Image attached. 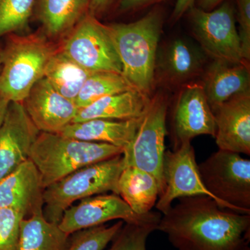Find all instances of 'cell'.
I'll list each match as a JSON object with an SVG mask.
<instances>
[{
  "instance_id": "1",
  "label": "cell",
  "mask_w": 250,
  "mask_h": 250,
  "mask_svg": "<svg viewBox=\"0 0 250 250\" xmlns=\"http://www.w3.org/2000/svg\"><path fill=\"white\" fill-rule=\"evenodd\" d=\"M156 230L177 250H246L250 215L220 208L207 195L179 198L161 217Z\"/></svg>"
},
{
  "instance_id": "2",
  "label": "cell",
  "mask_w": 250,
  "mask_h": 250,
  "mask_svg": "<svg viewBox=\"0 0 250 250\" xmlns=\"http://www.w3.org/2000/svg\"><path fill=\"white\" fill-rule=\"evenodd\" d=\"M163 14L152 10L131 23L106 24L122 64V75L135 89L149 95L152 90Z\"/></svg>"
},
{
  "instance_id": "3",
  "label": "cell",
  "mask_w": 250,
  "mask_h": 250,
  "mask_svg": "<svg viewBox=\"0 0 250 250\" xmlns=\"http://www.w3.org/2000/svg\"><path fill=\"white\" fill-rule=\"evenodd\" d=\"M4 38L1 46L0 96L10 103L22 104L31 88L44 77L59 42L49 39L42 29L27 35L14 33Z\"/></svg>"
},
{
  "instance_id": "4",
  "label": "cell",
  "mask_w": 250,
  "mask_h": 250,
  "mask_svg": "<svg viewBox=\"0 0 250 250\" xmlns=\"http://www.w3.org/2000/svg\"><path fill=\"white\" fill-rule=\"evenodd\" d=\"M123 148L107 143L87 142L59 134L40 132L29 159L40 174L44 189L77 170L123 154Z\"/></svg>"
},
{
  "instance_id": "5",
  "label": "cell",
  "mask_w": 250,
  "mask_h": 250,
  "mask_svg": "<svg viewBox=\"0 0 250 250\" xmlns=\"http://www.w3.org/2000/svg\"><path fill=\"white\" fill-rule=\"evenodd\" d=\"M123 154L85 166L45 188L43 215L59 224L65 210L74 202L111 192L118 195V182L125 167Z\"/></svg>"
},
{
  "instance_id": "6",
  "label": "cell",
  "mask_w": 250,
  "mask_h": 250,
  "mask_svg": "<svg viewBox=\"0 0 250 250\" xmlns=\"http://www.w3.org/2000/svg\"><path fill=\"white\" fill-rule=\"evenodd\" d=\"M202 182L220 208L250 215V160L218 149L198 165Z\"/></svg>"
},
{
  "instance_id": "7",
  "label": "cell",
  "mask_w": 250,
  "mask_h": 250,
  "mask_svg": "<svg viewBox=\"0 0 250 250\" xmlns=\"http://www.w3.org/2000/svg\"><path fill=\"white\" fill-rule=\"evenodd\" d=\"M167 109L168 102L164 95L158 94L151 98L134 139L123 152L125 166H134L155 177L159 184V195L164 188L163 162L166 152Z\"/></svg>"
},
{
  "instance_id": "8",
  "label": "cell",
  "mask_w": 250,
  "mask_h": 250,
  "mask_svg": "<svg viewBox=\"0 0 250 250\" xmlns=\"http://www.w3.org/2000/svg\"><path fill=\"white\" fill-rule=\"evenodd\" d=\"M67 57L90 72L122 74V64L106 24L88 13L59 42Z\"/></svg>"
},
{
  "instance_id": "9",
  "label": "cell",
  "mask_w": 250,
  "mask_h": 250,
  "mask_svg": "<svg viewBox=\"0 0 250 250\" xmlns=\"http://www.w3.org/2000/svg\"><path fill=\"white\" fill-rule=\"evenodd\" d=\"M187 13L194 36L213 60L248 62L242 56L236 9L230 0L211 11H205L195 5Z\"/></svg>"
},
{
  "instance_id": "10",
  "label": "cell",
  "mask_w": 250,
  "mask_h": 250,
  "mask_svg": "<svg viewBox=\"0 0 250 250\" xmlns=\"http://www.w3.org/2000/svg\"><path fill=\"white\" fill-rule=\"evenodd\" d=\"M161 217L160 212L136 214L119 195L104 193L83 199L78 205L69 207L64 212L59 226L63 232L70 235L80 230L104 225L111 220L144 224L159 222Z\"/></svg>"
},
{
  "instance_id": "11",
  "label": "cell",
  "mask_w": 250,
  "mask_h": 250,
  "mask_svg": "<svg viewBox=\"0 0 250 250\" xmlns=\"http://www.w3.org/2000/svg\"><path fill=\"white\" fill-rule=\"evenodd\" d=\"M163 177L164 190L155 205L156 209L163 214L172 207L176 199L198 195H207L213 198L202 182L195 149L190 141L182 143L174 150L166 151L163 162Z\"/></svg>"
},
{
  "instance_id": "12",
  "label": "cell",
  "mask_w": 250,
  "mask_h": 250,
  "mask_svg": "<svg viewBox=\"0 0 250 250\" xmlns=\"http://www.w3.org/2000/svg\"><path fill=\"white\" fill-rule=\"evenodd\" d=\"M215 123L203 87L198 83L186 85L178 95L172 113L173 150L182 143L201 135L214 138Z\"/></svg>"
},
{
  "instance_id": "13",
  "label": "cell",
  "mask_w": 250,
  "mask_h": 250,
  "mask_svg": "<svg viewBox=\"0 0 250 250\" xmlns=\"http://www.w3.org/2000/svg\"><path fill=\"white\" fill-rule=\"evenodd\" d=\"M39 133L22 104L10 103L0 127V179L29 159L31 148Z\"/></svg>"
},
{
  "instance_id": "14",
  "label": "cell",
  "mask_w": 250,
  "mask_h": 250,
  "mask_svg": "<svg viewBox=\"0 0 250 250\" xmlns=\"http://www.w3.org/2000/svg\"><path fill=\"white\" fill-rule=\"evenodd\" d=\"M40 132L59 134L75 120L79 108L57 91L45 77L38 81L22 103Z\"/></svg>"
},
{
  "instance_id": "15",
  "label": "cell",
  "mask_w": 250,
  "mask_h": 250,
  "mask_svg": "<svg viewBox=\"0 0 250 250\" xmlns=\"http://www.w3.org/2000/svg\"><path fill=\"white\" fill-rule=\"evenodd\" d=\"M219 149L250 155V92L235 95L213 110Z\"/></svg>"
},
{
  "instance_id": "16",
  "label": "cell",
  "mask_w": 250,
  "mask_h": 250,
  "mask_svg": "<svg viewBox=\"0 0 250 250\" xmlns=\"http://www.w3.org/2000/svg\"><path fill=\"white\" fill-rule=\"evenodd\" d=\"M40 174L30 159L0 179V208H11L24 218L43 213V192Z\"/></svg>"
},
{
  "instance_id": "17",
  "label": "cell",
  "mask_w": 250,
  "mask_h": 250,
  "mask_svg": "<svg viewBox=\"0 0 250 250\" xmlns=\"http://www.w3.org/2000/svg\"><path fill=\"white\" fill-rule=\"evenodd\" d=\"M202 85L213 111L235 95L250 91L249 65L248 62L213 60L205 72Z\"/></svg>"
},
{
  "instance_id": "18",
  "label": "cell",
  "mask_w": 250,
  "mask_h": 250,
  "mask_svg": "<svg viewBox=\"0 0 250 250\" xmlns=\"http://www.w3.org/2000/svg\"><path fill=\"white\" fill-rule=\"evenodd\" d=\"M149 95L137 90L108 95L79 108L72 123L94 119L129 121L144 114L150 103Z\"/></svg>"
},
{
  "instance_id": "19",
  "label": "cell",
  "mask_w": 250,
  "mask_h": 250,
  "mask_svg": "<svg viewBox=\"0 0 250 250\" xmlns=\"http://www.w3.org/2000/svg\"><path fill=\"white\" fill-rule=\"evenodd\" d=\"M91 0H36V16L52 41H62L89 12Z\"/></svg>"
},
{
  "instance_id": "20",
  "label": "cell",
  "mask_w": 250,
  "mask_h": 250,
  "mask_svg": "<svg viewBox=\"0 0 250 250\" xmlns=\"http://www.w3.org/2000/svg\"><path fill=\"white\" fill-rule=\"evenodd\" d=\"M142 117L129 121L94 119L72 123L59 134L87 142L107 143L124 149L134 139Z\"/></svg>"
},
{
  "instance_id": "21",
  "label": "cell",
  "mask_w": 250,
  "mask_h": 250,
  "mask_svg": "<svg viewBox=\"0 0 250 250\" xmlns=\"http://www.w3.org/2000/svg\"><path fill=\"white\" fill-rule=\"evenodd\" d=\"M118 195L136 214L146 215L152 211L159 198V184L149 172L125 166L118 179Z\"/></svg>"
},
{
  "instance_id": "22",
  "label": "cell",
  "mask_w": 250,
  "mask_h": 250,
  "mask_svg": "<svg viewBox=\"0 0 250 250\" xmlns=\"http://www.w3.org/2000/svg\"><path fill=\"white\" fill-rule=\"evenodd\" d=\"M69 236L43 213L34 215L21 220L17 250H63Z\"/></svg>"
},
{
  "instance_id": "23",
  "label": "cell",
  "mask_w": 250,
  "mask_h": 250,
  "mask_svg": "<svg viewBox=\"0 0 250 250\" xmlns=\"http://www.w3.org/2000/svg\"><path fill=\"white\" fill-rule=\"evenodd\" d=\"M92 72L72 61L58 48L49 59L44 77L61 95L75 103Z\"/></svg>"
},
{
  "instance_id": "24",
  "label": "cell",
  "mask_w": 250,
  "mask_h": 250,
  "mask_svg": "<svg viewBox=\"0 0 250 250\" xmlns=\"http://www.w3.org/2000/svg\"><path fill=\"white\" fill-rule=\"evenodd\" d=\"M201 56L183 39L172 41L161 59L160 67L168 80L180 82L197 74L202 65Z\"/></svg>"
},
{
  "instance_id": "25",
  "label": "cell",
  "mask_w": 250,
  "mask_h": 250,
  "mask_svg": "<svg viewBox=\"0 0 250 250\" xmlns=\"http://www.w3.org/2000/svg\"><path fill=\"white\" fill-rule=\"evenodd\" d=\"M136 90L121 73L113 72H92L75 99L77 108L88 106L100 99Z\"/></svg>"
},
{
  "instance_id": "26",
  "label": "cell",
  "mask_w": 250,
  "mask_h": 250,
  "mask_svg": "<svg viewBox=\"0 0 250 250\" xmlns=\"http://www.w3.org/2000/svg\"><path fill=\"white\" fill-rule=\"evenodd\" d=\"M124 224L120 220L111 226L104 224L72 233L63 250H105Z\"/></svg>"
},
{
  "instance_id": "27",
  "label": "cell",
  "mask_w": 250,
  "mask_h": 250,
  "mask_svg": "<svg viewBox=\"0 0 250 250\" xmlns=\"http://www.w3.org/2000/svg\"><path fill=\"white\" fill-rule=\"evenodd\" d=\"M36 0H0V39L27 27Z\"/></svg>"
},
{
  "instance_id": "28",
  "label": "cell",
  "mask_w": 250,
  "mask_h": 250,
  "mask_svg": "<svg viewBox=\"0 0 250 250\" xmlns=\"http://www.w3.org/2000/svg\"><path fill=\"white\" fill-rule=\"evenodd\" d=\"M159 223L124 224L106 250H147L148 237L156 231Z\"/></svg>"
},
{
  "instance_id": "29",
  "label": "cell",
  "mask_w": 250,
  "mask_h": 250,
  "mask_svg": "<svg viewBox=\"0 0 250 250\" xmlns=\"http://www.w3.org/2000/svg\"><path fill=\"white\" fill-rule=\"evenodd\" d=\"M24 215L11 208H0V250H17Z\"/></svg>"
},
{
  "instance_id": "30",
  "label": "cell",
  "mask_w": 250,
  "mask_h": 250,
  "mask_svg": "<svg viewBox=\"0 0 250 250\" xmlns=\"http://www.w3.org/2000/svg\"><path fill=\"white\" fill-rule=\"evenodd\" d=\"M236 20L239 24L238 31L241 41L242 56L245 62L250 59V0H236Z\"/></svg>"
},
{
  "instance_id": "31",
  "label": "cell",
  "mask_w": 250,
  "mask_h": 250,
  "mask_svg": "<svg viewBox=\"0 0 250 250\" xmlns=\"http://www.w3.org/2000/svg\"><path fill=\"white\" fill-rule=\"evenodd\" d=\"M162 1L164 0H119L118 9L123 13L131 12L144 9Z\"/></svg>"
},
{
  "instance_id": "32",
  "label": "cell",
  "mask_w": 250,
  "mask_h": 250,
  "mask_svg": "<svg viewBox=\"0 0 250 250\" xmlns=\"http://www.w3.org/2000/svg\"><path fill=\"white\" fill-rule=\"evenodd\" d=\"M196 0H177L171 16L172 22H177L188 10L195 6Z\"/></svg>"
},
{
  "instance_id": "33",
  "label": "cell",
  "mask_w": 250,
  "mask_h": 250,
  "mask_svg": "<svg viewBox=\"0 0 250 250\" xmlns=\"http://www.w3.org/2000/svg\"><path fill=\"white\" fill-rule=\"evenodd\" d=\"M113 0H91L90 1L89 13L93 16H98L104 14L109 7Z\"/></svg>"
},
{
  "instance_id": "34",
  "label": "cell",
  "mask_w": 250,
  "mask_h": 250,
  "mask_svg": "<svg viewBox=\"0 0 250 250\" xmlns=\"http://www.w3.org/2000/svg\"><path fill=\"white\" fill-rule=\"evenodd\" d=\"M227 0H196L198 6L197 7L205 10L211 11L220 6L222 3Z\"/></svg>"
},
{
  "instance_id": "35",
  "label": "cell",
  "mask_w": 250,
  "mask_h": 250,
  "mask_svg": "<svg viewBox=\"0 0 250 250\" xmlns=\"http://www.w3.org/2000/svg\"><path fill=\"white\" fill-rule=\"evenodd\" d=\"M10 102L0 96V127L3 124Z\"/></svg>"
},
{
  "instance_id": "36",
  "label": "cell",
  "mask_w": 250,
  "mask_h": 250,
  "mask_svg": "<svg viewBox=\"0 0 250 250\" xmlns=\"http://www.w3.org/2000/svg\"><path fill=\"white\" fill-rule=\"evenodd\" d=\"M1 67H2V62H1V49L0 46V74L1 72Z\"/></svg>"
},
{
  "instance_id": "37",
  "label": "cell",
  "mask_w": 250,
  "mask_h": 250,
  "mask_svg": "<svg viewBox=\"0 0 250 250\" xmlns=\"http://www.w3.org/2000/svg\"><path fill=\"white\" fill-rule=\"evenodd\" d=\"M246 250H250V248H248V249Z\"/></svg>"
}]
</instances>
